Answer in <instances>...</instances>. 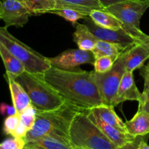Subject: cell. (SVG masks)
<instances>
[{
	"label": "cell",
	"instance_id": "cell-36",
	"mask_svg": "<svg viewBox=\"0 0 149 149\" xmlns=\"http://www.w3.org/2000/svg\"><path fill=\"white\" fill-rule=\"evenodd\" d=\"M1 2H2V1H1V0H0V5H1Z\"/></svg>",
	"mask_w": 149,
	"mask_h": 149
},
{
	"label": "cell",
	"instance_id": "cell-23",
	"mask_svg": "<svg viewBox=\"0 0 149 149\" xmlns=\"http://www.w3.org/2000/svg\"><path fill=\"white\" fill-rule=\"evenodd\" d=\"M31 143L39 146L43 149H73L69 144L48 136L42 137L31 141Z\"/></svg>",
	"mask_w": 149,
	"mask_h": 149
},
{
	"label": "cell",
	"instance_id": "cell-20",
	"mask_svg": "<svg viewBox=\"0 0 149 149\" xmlns=\"http://www.w3.org/2000/svg\"><path fill=\"white\" fill-rule=\"evenodd\" d=\"M128 48L124 47L120 45H117V44L98 40L91 52L94 55L95 59L99 58V57L107 56L110 57L114 61H115L118 59V57Z\"/></svg>",
	"mask_w": 149,
	"mask_h": 149
},
{
	"label": "cell",
	"instance_id": "cell-37",
	"mask_svg": "<svg viewBox=\"0 0 149 149\" xmlns=\"http://www.w3.org/2000/svg\"><path fill=\"white\" fill-rule=\"evenodd\" d=\"M1 1H4V0H1Z\"/></svg>",
	"mask_w": 149,
	"mask_h": 149
},
{
	"label": "cell",
	"instance_id": "cell-22",
	"mask_svg": "<svg viewBox=\"0 0 149 149\" xmlns=\"http://www.w3.org/2000/svg\"><path fill=\"white\" fill-rule=\"evenodd\" d=\"M27 8L32 15L50 13L56 8V0H18Z\"/></svg>",
	"mask_w": 149,
	"mask_h": 149
},
{
	"label": "cell",
	"instance_id": "cell-1",
	"mask_svg": "<svg viewBox=\"0 0 149 149\" xmlns=\"http://www.w3.org/2000/svg\"><path fill=\"white\" fill-rule=\"evenodd\" d=\"M47 82L66 102L82 110L103 105L93 71L64 70L51 66L43 74Z\"/></svg>",
	"mask_w": 149,
	"mask_h": 149
},
{
	"label": "cell",
	"instance_id": "cell-27",
	"mask_svg": "<svg viewBox=\"0 0 149 149\" xmlns=\"http://www.w3.org/2000/svg\"><path fill=\"white\" fill-rule=\"evenodd\" d=\"M20 122V116L17 113L7 116L4 119V127H3V131H4V134L13 136L15 131L18 127Z\"/></svg>",
	"mask_w": 149,
	"mask_h": 149
},
{
	"label": "cell",
	"instance_id": "cell-32",
	"mask_svg": "<svg viewBox=\"0 0 149 149\" xmlns=\"http://www.w3.org/2000/svg\"><path fill=\"white\" fill-rule=\"evenodd\" d=\"M143 136H138L135 138V140L131 142H129L127 143L124 144V145L121 146L117 147L115 149H138V143L140 140Z\"/></svg>",
	"mask_w": 149,
	"mask_h": 149
},
{
	"label": "cell",
	"instance_id": "cell-33",
	"mask_svg": "<svg viewBox=\"0 0 149 149\" xmlns=\"http://www.w3.org/2000/svg\"><path fill=\"white\" fill-rule=\"evenodd\" d=\"M147 135H145L141 138V139L140 140L138 143V149H149V145L147 143Z\"/></svg>",
	"mask_w": 149,
	"mask_h": 149
},
{
	"label": "cell",
	"instance_id": "cell-3",
	"mask_svg": "<svg viewBox=\"0 0 149 149\" xmlns=\"http://www.w3.org/2000/svg\"><path fill=\"white\" fill-rule=\"evenodd\" d=\"M69 143L73 149L117 148L89 119L86 110H80L73 118L69 129Z\"/></svg>",
	"mask_w": 149,
	"mask_h": 149
},
{
	"label": "cell",
	"instance_id": "cell-5",
	"mask_svg": "<svg viewBox=\"0 0 149 149\" xmlns=\"http://www.w3.org/2000/svg\"><path fill=\"white\" fill-rule=\"evenodd\" d=\"M149 7V0H124L106 7L105 10L113 15L122 23V27L140 42L149 40V36L142 31L140 19Z\"/></svg>",
	"mask_w": 149,
	"mask_h": 149
},
{
	"label": "cell",
	"instance_id": "cell-28",
	"mask_svg": "<svg viewBox=\"0 0 149 149\" xmlns=\"http://www.w3.org/2000/svg\"><path fill=\"white\" fill-rule=\"evenodd\" d=\"M25 144L23 138L12 137L0 143V149H23Z\"/></svg>",
	"mask_w": 149,
	"mask_h": 149
},
{
	"label": "cell",
	"instance_id": "cell-10",
	"mask_svg": "<svg viewBox=\"0 0 149 149\" xmlns=\"http://www.w3.org/2000/svg\"><path fill=\"white\" fill-rule=\"evenodd\" d=\"M31 13L18 0H4L0 5V19L4 22V27H23L29 21Z\"/></svg>",
	"mask_w": 149,
	"mask_h": 149
},
{
	"label": "cell",
	"instance_id": "cell-21",
	"mask_svg": "<svg viewBox=\"0 0 149 149\" xmlns=\"http://www.w3.org/2000/svg\"><path fill=\"white\" fill-rule=\"evenodd\" d=\"M0 56L4 63L6 69V74L15 77L24 72L23 64L16 58L0 42Z\"/></svg>",
	"mask_w": 149,
	"mask_h": 149
},
{
	"label": "cell",
	"instance_id": "cell-31",
	"mask_svg": "<svg viewBox=\"0 0 149 149\" xmlns=\"http://www.w3.org/2000/svg\"><path fill=\"white\" fill-rule=\"evenodd\" d=\"M140 69V75L144 79V88L149 87V62L147 65H143Z\"/></svg>",
	"mask_w": 149,
	"mask_h": 149
},
{
	"label": "cell",
	"instance_id": "cell-14",
	"mask_svg": "<svg viewBox=\"0 0 149 149\" xmlns=\"http://www.w3.org/2000/svg\"><path fill=\"white\" fill-rule=\"evenodd\" d=\"M6 78L9 84L13 105L15 109L16 113L20 114L25 109L32 106L30 98L26 90L13 77L6 74Z\"/></svg>",
	"mask_w": 149,
	"mask_h": 149
},
{
	"label": "cell",
	"instance_id": "cell-18",
	"mask_svg": "<svg viewBox=\"0 0 149 149\" xmlns=\"http://www.w3.org/2000/svg\"><path fill=\"white\" fill-rule=\"evenodd\" d=\"M56 8L69 7L74 9L86 16H89L93 10H105L102 4L97 0H56Z\"/></svg>",
	"mask_w": 149,
	"mask_h": 149
},
{
	"label": "cell",
	"instance_id": "cell-8",
	"mask_svg": "<svg viewBox=\"0 0 149 149\" xmlns=\"http://www.w3.org/2000/svg\"><path fill=\"white\" fill-rule=\"evenodd\" d=\"M83 20L84 24L88 26L89 30L97 38L98 40L117 44L127 48L132 47L139 42H142L131 36L123 29L114 30L100 27L95 24L89 16H86Z\"/></svg>",
	"mask_w": 149,
	"mask_h": 149
},
{
	"label": "cell",
	"instance_id": "cell-7",
	"mask_svg": "<svg viewBox=\"0 0 149 149\" xmlns=\"http://www.w3.org/2000/svg\"><path fill=\"white\" fill-rule=\"evenodd\" d=\"M123 53L114 62L108 72L97 73L93 71V78L104 105L113 107V101L121 80L125 74Z\"/></svg>",
	"mask_w": 149,
	"mask_h": 149
},
{
	"label": "cell",
	"instance_id": "cell-15",
	"mask_svg": "<svg viewBox=\"0 0 149 149\" xmlns=\"http://www.w3.org/2000/svg\"><path fill=\"white\" fill-rule=\"evenodd\" d=\"M114 107L107 105H101L96 107L89 109L90 112L97 116L99 119L103 121L108 125L116 128L121 132L128 133L126 128L125 123L118 117L113 109Z\"/></svg>",
	"mask_w": 149,
	"mask_h": 149
},
{
	"label": "cell",
	"instance_id": "cell-34",
	"mask_svg": "<svg viewBox=\"0 0 149 149\" xmlns=\"http://www.w3.org/2000/svg\"><path fill=\"white\" fill-rule=\"evenodd\" d=\"M97 1H99V2L103 5V7L105 8L106 7H108V6L111 5V4L119 2V1H124V0H97Z\"/></svg>",
	"mask_w": 149,
	"mask_h": 149
},
{
	"label": "cell",
	"instance_id": "cell-13",
	"mask_svg": "<svg viewBox=\"0 0 149 149\" xmlns=\"http://www.w3.org/2000/svg\"><path fill=\"white\" fill-rule=\"evenodd\" d=\"M86 114L89 119L98 127L99 130L104 133V135L114 144L116 147L121 146L129 142L135 140L137 137H134L129 133H124L121 132L116 128L108 125L100 119L91 113L89 109L86 110Z\"/></svg>",
	"mask_w": 149,
	"mask_h": 149
},
{
	"label": "cell",
	"instance_id": "cell-29",
	"mask_svg": "<svg viewBox=\"0 0 149 149\" xmlns=\"http://www.w3.org/2000/svg\"><path fill=\"white\" fill-rule=\"evenodd\" d=\"M138 102V111H143L149 113V87L144 88Z\"/></svg>",
	"mask_w": 149,
	"mask_h": 149
},
{
	"label": "cell",
	"instance_id": "cell-30",
	"mask_svg": "<svg viewBox=\"0 0 149 149\" xmlns=\"http://www.w3.org/2000/svg\"><path fill=\"white\" fill-rule=\"evenodd\" d=\"M0 113L1 115H4V116L7 115L8 116L16 113V111L13 106H10L6 103H2L0 104Z\"/></svg>",
	"mask_w": 149,
	"mask_h": 149
},
{
	"label": "cell",
	"instance_id": "cell-2",
	"mask_svg": "<svg viewBox=\"0 0 149 149\" xmlns=\"http://www.w3.org/2000/svg\"><path fill=\"white\" fill-rule=\"evenodd\" d=\"M82 109L65 102L61 107L52 111L36 110V120L24 137L26 143L44 136L51 137L70 145L69 129L76 113Z\"/></svg>",
	"mask_w": 149,
	"mask_h": 149
},
{
	"label": "cell",
	"instance_id": "cell-17",
	"mask_svg": "<svg viewBox=\"0 0 149 149\" xmlns=\"http://www.w3.org/2000/svg\"><path fill=\"white\" fill-rule=\"evenodd\" d=\"M73 39L79 49L87 51H91L98 41L97 38L84 23H76Z\"/></svg>",
	"mask_w": 149,
	"mask_h": 149
},
{
	"label": "cell",
	"instance_id": "cell-35",
	"mask_svg": "<svg viewBox=\"0 0 149 149\" xmlns=\"http://www.w3.org/2000/svg\"><path fill=\"white\" fill-rule=\"evenodd\" d=\"M23 149H43L41 148L39 146L36 145V144L33 143H26L24 147H23Z\"/></svg>",
	"mask_w": 149,
	"mask_h": 149
},
{
	"label": "cell",
	"instance_id": "cell-25",
	"mask_svg": "<svg viewBox=\"0 0 149 149\" xmlns=\"http://www.w3.org/2000/svg\"><path fill=\"white\" fill-rule=\"evenodd\" d=\"M19 116L20 122L29 130L32 129L36 120V109L32 105L21 112L19 114Z\"/></svg>",
	"mask_w": 149,
	"mask_h": 149
},
{
	"label": "cell",
	"instance_id": "cell-11",
	"mask_svg": "<svg viewBox=\"0 0 149 149\" xmlns=\"http://www.w3.org/2000/svg\"><path fill=\"white\" fill-rule=\"evenodd\" d=\"M149 59V40L139 42L123 52L126 71H133L141 68Z\"/></svg>",
	"mask_w": 149,
	"mask_h": 149
},
{
	"label": "cell",
	"instance_id": "cell-24",
	"mask_svg": "<svg viewBox=\"0 0 149 149\" xmlns=\"http://www.w3.org/2000/svg\"><path fill=\"white\" fill-rule=\"evenodd\" d=\"M50 13L57 15L60 17H64L65 20L71 22L72 24H76L77 21L80 19H84L86 17V15L74 9L69 7H61V8L55 9L52 10Z\"/></svg>",
	"mask_w": 149,
	"mask_h": 149
},
{
	"label": "cell",
	"instance_id": "cell-9",
	"mask_svg": "<svg viewBox=\"0 0 149 149\" xmlns=\"http://www.w3.org/2000/svg\"><path fill=\"white\" fill-rule=\"evenodd\" d=\"M51 66L59 69L70 70L83 64H93L94 55L91 51L70 49L53 58H48Z\"/></svg>",
	"mask_w": 149,
	"mask_h": 149
},
{
	"label": "cell",
	"instance_id": "cell-16",
	"mask_svg": "<svg viewBox=\"0 0 149 149\" xmlns=\"http://www.w3.org/2000/svg\"><path fill=\"white\" fill-rule=\"evenodd\" d=\"M129 134L134 137L149 135V113L138 111L133 118L125 123Z\"/></svg>",
	"mask_w": 149,
	"mask_h": 149
},
{
	"label": "cell",
	"instance_id": "cell-6",
	"mask_svg": "<svg viewBox=\"0 0 149 149\" xmlns=\"http://www.w3.org/2000/svg\"><path fill=\"white\" fill-rule=\"evenodd\" d=\"M0 42L23 64L28 72L44 74L51 68L48 58L16 39L4 26L0 27Z\"/></svg>",
	"mask_w": 149,
	"mask_h": 149
},
{
	"label": "cell",
	"instance_id": "cell-19",
	"mask_svg": "<svg viewBox=\"0 0 149 149\" xmlns=\"http://www.w3.org/2000/svg\"><path fill=\"white\" fill-rule=\"evenodd\" d=\"M89 17L95 24L100 27L114 30L123 29L121 21L113 15L105 10H91Z\"/></svg>",
	"mask_w": 149,
	"mask_h": 149
},
{
	"label": "cell",
	"instance_id": "cell-26",
	"mask_svg": "<svg viewBox=\"0 0 149 149\" xmlns=\"http://www.w3.org/2000/svg\"><path fill=\"white\" fill-rule=\"evenodd\" d=\"M115 61L110 57L102 56L96 58L93 63L94 71L97 73H105L112 68Z\"/></svg>",
	"mask_w": 149,
	"mask_h": 149
},
{
	"label": "cell",
	"instance_id": "cell-4",
	"mask_svg": "<svg viewBox=\"0 0 149 149\" xmlns=\"http://www.w3.org/2000/svg\"><path fill=\"white\" fill-rule=\"evenodd\" d=\"M13 78L26 90L32 105L37 111L54 110L66 102L47 82L43 74H34L25 71Z\"/></svg>",
	"mask_w": 149,
	"mask_h": 149
},
{
	"label": "cell",
	"instance_id": "cell-12",
	"mask_svg": "<svg viewBox=\"0 0 149 149\" xmlns=\"http://www.w3.org/2000/svg\"><path fill=\"white\" fill-rule=\"evenodd\" d=\"M141 93L136 86L133 77V72L126 71L121 80L115 99L113 101V107L127 100L139 101Z\"/></svg>",
	"mask_w": 149,
	"mask_h": 149
}]
</instances>
